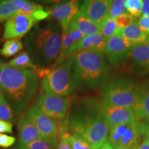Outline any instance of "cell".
Wrapping results in <instances>:
<instances>
[{"instance_id":"6da1fadb","label":"cell","mask_w":149,"mask_h":149,"mask_svg":"<svg viewBox=\"0 0 149 149\" xmlns=\"http://www.w3.org/2000/svg\"><path fill=\"white\" fill-rule=\"evenodd\" d=\"M68 127L70 133L84 138L93 149H100L108 141L110 126L104 115L102 102L85 98L72 107Z\"/></svg>"},{"instance_id":"7a4b0ae2","label":"cell","mask_w":149,"mask_h":149,"mask_svg":"<svg viewBox=\"0 0 149 149\" xmlns=\"http://www.w3.org/2000/svg\"><path fill=\"white\" fill-rule=\"evenodd\" d=\"M39 84L35 70L15 68L8 64L0 66V91L14 114L25 111L34 97Z\"/></svg>"},{"instance_id":"3957f363","label":"cell","mask_w":149,"mask_h":149,"mask_svg":"<svg viewBox=\"0 0 149 149\" xmlns=\"http://www.w3.org/2000/svg\"><path fill=\"white\" fill-rule=\"evenodd\" d=\"M61 33L60 26L53 21L37 24L28 33L24 46L37 68H45L58 58L61 48Z\"/></svg>"},{"instance_id":"277c9868","label":"cell","mask_w":149,"mask_h":149,"mask_svg":"<svg viewBox=\"0 0 149 149\" xmlns=\"http://www.w3.org/2000/svg\"><path fill=\"white\" fill-rule=\"evenodd\" d=\"M71 57L74 88L95 89L104 85L109 69L103 53L84 51Z\"/></svg>"},{"instance_id":"5b68a950","label":"cell","mask_w":149,"mask_h":149,"mask_svg":"<svg viewBox=\"0 0 149 149\" xmlns=\"http://www.w3.org/2000/svg\"><path fill=\"white\" fill-rule=\"evenodd\" d=\"M71 69L72 57L51 70L39 68L37 73L42 77V86L45 93L61 97L68 95L74 89Z\"/></svg>"},{"instance_id":"8992f818","label":"cell","mask_w":149,"mask_h":149,"mask_svg":"<svg viewBox=\"0 0 149 149\" xmlns=\"http://www.w3.org/2000/svg\"><path fill=\"white\" fill-rule=\"evenodd\" d=\"M139 85L132 79L120 78L103 85L102 104L133 109L137 102Z\"/></svg>"},{"instance_id":"52a82bcc","label":"cell","mask_w":149,"mask_h":149,"mask_svg":"<svg viewBox=\"0 0 149 149\" xmlns=\"http://www.w3.org/2000/svg\"><path fill=\"white\" fill-rule=\"evenodd\" d=\"M148 135V124L142 120H135L110 127L108 141L115 149H135Z\"/></svg>"},{"instance_id":"ba28073f","label":"cell","mask_w":149,"mask_h":149,"mask_svg":"<svg viewBox=\"0 0 149 149\" xmlns=\"http://www.w3.org/2000/svg\"><path fill=\"white\" fill-rule=\"evenodd\" d=\"M36 107L44 114L53 120H62L70 107L69 98L43 93L37 98Z\"/></svg>"},{"instance_id":"9c48e42d","label":"cell","mask_w":149,"mask_h":149,"mask_svg":"<svg viewBox=\"0 0 149 149\" xmlns=\"http://www.w3.org/2000/svg\"><path fill=\"white\" fill-rule=\"evenodd\" d=\"M132 47L121 35V32L107 40L104 53L112 66L117 67L127 60Z\"/></svg>"},{"instance_id":"30bf717a","label":"cell","mask_w":149,"mask_h":149,"mask_svg":"<svg viewBox=\"0 0 149 149\" xmlns=\"http://www.w3.org/2000/svg\"><path fill=\"white\" fill-rule=\"evenodd\" d=\"M36 21L32 15L17 13L8 19L4 25L3 39L21 38L31 31Z\"/></svg>"},{"instance_id":"8fae6325","label":"cell","mask_w":149,"mask_h":149,"mask_svg":"<svg viewBox=\"0 0 149 149\" xmlns=\"http://www.w3.org/2000/svg\"><path fill=\"white\" fill-rule=\"evenodd\" d=\"M26 117L37 128L42 138L57 137L59 130L57 122L44 114L36 106H33L29 110Z\"/></svg>"},{"instance_id":"7c38bea8","label":"cell","mask_w":149,"mask_h":149,"mask_svg":"<svg viewBox=\"0 0 149 149\" xmlns=\"http://www.w3.org/2000/svg\"><path fill=\"white\" fill-rule=\"evenodd\" d=\"M79 1H68L56 3L51 10V15L60 26L62 33L68 31L72 19L80 10Z\"/></svg>"},{"instance_id":"4fadbf2b","label":"cell","mask_w":149,"mask_h":149,"mask_svg":"<svg viewBox=\"0 0 149 149\" xmlns=\"http://www.w3.org/2000/svg\"><path fill=\"white\" fill-rule=\"evenodd\" d=\"M111 0H86L80 6V10L86 17L99 27L107 17Z\"/></svg>"},{"instance_id":"5bb4252c","label":"cell","mask_w":149,"mask_h":149,"mask_svg":"<svg viewBox=\"0 0 149 149\" xmlns=\"http://www.w3.org/2000/svg\"><path fill=\"white\" fill-rule=\"evenodd\" d=\"M106 42L107 40L100 33L89 36H84L66 52L64 59L71 57L78 52L84 51H91L104 54Z\"/></svg>"},{"instance_id":"9a60e30c","label":"cell","mask_w":149,"mask_h":149,"mask_svg":"<svg viewBox=\"0 0 149 149\" xmlns=\"http://www.w3.org/2000/svg\"><path fill=\"white\" fill-rule=\"evenodd\" d=\"M128 59H130L133 70L137 75L149 73V44H140L133 46Z\"/></svg>"},{"instance_id":"2e32d148","label":"cell","mask_w":149,"mask_h":149,"mask_svg":"<svg viewBox=\"0 0 149 149\" xmlns=\"http://www.w3.org/2000/svg\"><path fill=\"white\" fill-rule=\"evenodd\" d=\"M104 115L110 127L127 124L137 120L131 108L112 107L102 104Z\"/></svg>"},{"instance_id":"e0dca14e","label":"cell","mask_w":149,"mask_h":149,"mask_svg":"<svg viewBox=\"0 0 149 149\" xmlns=\"http://www.w3.org/2000/svg\"><path fill=\"white\" fill-rule=\"evenodd\" d=\"M133 109L137 120L144 121L149 125V81L139 85L137 102Z\"/></svg>"},{"instance_id":"ac0fdd59","label":"cell","mask_w":149,"mask_h":149,"mask_svg":"<svg viewBox=\"0 0 149 149\" xmlns=\"http://www.w3.org/2000/svg\"><path fill=\"white\" fill-rule=\"evenodd\" d=\"M17 129L19 144H26L36 139L42 138L37 128L27 117H19L17 123Z\"/></svg>"},{"instance_id":"d6986e66","label":"cell","mask_w":149,"mask_h":149,"mask_svg":"<svg viewBox=\"0 0 149 149\" xmlns=\"http://www.w3.org/2000/svg\"><path fill=\"white\" fill-rule=\"evenodd\" d=\"M121 35L130 47L140 44H149V35L141 31L135 20L121 31Z\"/></svg>"},{"instance_id":"ffe728a7","label":"cell","mask_w":149,"mask_h":149,"mask_svg":"<svg viewBox=\"0 0 149 149\" xmlns=\"http://www.w3.org/2000/svg\"><path fill=\"white\" fill-rule=\"evenodd\" d=\"M68 28L77 30L84 36H89L100 33L97 26L86 17L80 10L72 19Z\"/></svg>"},{"instance_id":"44dd1931","label":"cell","mask_w":149,"mask_h":149,"mask_svg":"<svg viewBox=\"0 0 149 149\" xmlns=\"http://www.w3.org/2000/svg\"><path fill=\"white\" fill-rule=\"evenodd\" d=\"M84 37L82 33L77 30L68 28L66 32L62 33L61 35V52L58 57L57 64H60L64 59V54L69 48L80 41Z\"/></svg>"},{"instance_id":"7402d4cb","label":"cell","mask_w":149,"mask_h":149,"mask_svg":"<svg viewBox=\"0 0 149 149\" xmlns=\"http://www.w3.org/2000/svg\"><path fill=\"white\" fill-rule=\"evenodd\" d=\"M8 64L11 66L19 68H23V69L30 68L31 70H35L36 72L39 69L34 64L29 55L26 51H22V53L17 55L12 60L9 61Z\"/></svg>"},{"instance_id":"603a6c76","label":"cell","mask_w":149,"mask_h":149,"mask_svg":"<svg viewBox=\"0 0 149 149\" xmlns=\"http://www.w3.org/2000/svg\"><path fill=\"white\" fill-rule=\"evenodd\" d=\"M13 2L17 10V13L32 15L35 11L44 10L42 5L26 0H13Z\"/></svg>"},{"instance_id":"cb8c5ba5","label":"cell","mask_w":149,"mask_h":149,"mask_svg":"<svg viewBox=\"0 0 149 149\" xmlns=\"http://www.w3.org/2000/svg\"><path fill=\"white\" fill-rule=\"evenodd\" d=\"M57 137L52 139H39L31 141L29 144L21 145L24 149H55L57 148Z\"/></svg>"},{"instance_id":"d4e9b609","label":"cell","mask_w":149,"mask_h":149,"mask_svg":"<svg viewBox=\"0 0 149 149\" xmlns=\"http://www.w3.org/2000/svg\"><path fill=\"white\" fill-rule=\"evenodd\" d=\"M100 33L103 36L106 40L113 37V35L120 33L121 31L117 29V24L115 19H113L106 17L105 19L102 22L99 26Z\"/></svg>"},{"instance_id":"484cf974","label":"cell","mask_w":149,"mask_h":149,"mask_svg":"<svg viewBox=\"0 0 149 149\" xmlns=\"http://www.w3.org/2000/svg\"><path fill=\"white\" fill-rule=\"evenodd\" d=\"M23 48V44L18 39H12L8 40L5 42L1 49L0 50V53L3 57H9L13 56L20 52Z\"/></svg>"},{"instance_id":"4316f807","label":"cell","mask_w":149,"mask_h":149,"mask_svg":"<svg viewBox=\"0 0 149 149\" xmlns=\"http://www.w3.org/2000/svg\"><path fill=\"white\" fill-rule=\"evenodd\" d=\"M17 14V10L15 6L13 0L1 1L0 5V23L6 22L8 19Z\"/></svg>"},{"instance_id":"83f0119b","label":"cell","mask_w":149,"mask_h":149,"mask_svg":"<svg viewBox=\"0 0 149 149\" xmlns=\"http://www.w3.org/2000/svg\"><path fill=\"white\" fill-rule=\"evenodd\" d=\"M126 0H114L112 1L108 10L107 17L115 19L126 12Z\"/></svg>"},{"instance_id":"f1b7e54d","label":"cell","mask_w":149,"mask_h":149,"mask_svg":"<svg viewBox=\"0 0 149 149\" xmlns=\"http://www.w3.org/2000/svg\"><path fill=\"white\" fill-rule=\"evenodd\" d=\"M66 135L72 149H93L89 143L81 136L66 132Z\"/></svg>"},{"instance_id":"f546056e","label":"cell","mask_w":149,"mask_h":149,"mask_svg":"<svg viewBox=\"0 0 149 149\" xmlns=\"http://www.w3.org/2000/svg\"><path fill=\"white\" fill-rule=\"evenodd\" d=\"M13 114V112L3 97L2 93L0 91V120L13 122L14 121Z\"/></svg>"},{"instance_id":"4dcf8cb0","label":"cell","mask_w":149,"mask_h":149,"mask_svg":"<svg viewBox=\"0 0 149 149\" xmlns=\"http://www.w3.org/2000/svg\"><path fill=\"white\" fill-rule=\"evenodd\" d=\"M126 10L133 17H137L141 14L142 0H126Z\"/></svg>"},{"instance_id":"1f68e13d","label":"cell","mask_w":149,"mask_h":149,"mask_svg":"<svg viewBox=\"0 0 149 149\" xmlns=\"http://www.w3.org/2000/svg\"><path fill=\"white\" fill-rule=\"evenodd\" d=\"M115 21H116L117 29L121 31L122 29H124V28L128 26L129 24H131L134 21V19L130 14L126 13L123 14L118 17L117 19H115Z\"/></svg>"},{"instance_id":"d6a6232c","label":"cell","mask_w":149,"mask_h":149,"mask_svg":"<svg viewBox=\"0 0 149 149\" xmlns=\"http://www.w3.org/2000/svg\"><path fill=\"white\" fill-rule=\"evenodd\" d=\"M15 137L6 134L0 133V147L8 148L15 143Z\"/></svg>"},{"instance_id":"836d02e7","label":"cell","mask_w":149,"mask_h":149,"mask_svg":"<svg viewBox=\"0 0 149 149\" xmlns=\"http://www.w3.org/2000/svg\"><path fill=\"white\" fill-rule=\"evenodd\" d=\"M66 133L60 135V139H59L58 143H57V146L56 149H72L69 141L67 138Z\"/></svg>"},{"instance_id":"e575fe53","label":"cell","mask_w":149,"mask_h":149,"mask_svg":"<svg viewBox=\"0 0 149 149\" xmlns=\"http://www.w3.org/2000/svg\"><path fill=\"white\" fill-rule=\"evenodd\" d=\"M137 23L141 31L149 35V17L141 16Z\"/></svg>"},{"instance_id":"d590c367","label":"cell","mask_w":149,"mask_h":149,"mask_svg":"<svg viewBox=\"0 0 149 149\" xmlns=\"http://www.w3.org/2000/svg\"><path fill=\"white\" fill-rule=\"evenodd\" d=\"M12 133V123L0 120V133Z\"/></svg>"},{"instance_id":"8d00e7d4","label":"cell","mask_w":149,"mask_h":149,"mask_svg":"<svg viewBox=\"0 0 149 149\" xmlns=\"http://www.w3.org/2000/svg\"><path fill=\"white\" fill-rule=\"evenodd\" d=\"M50 15L49 12L44 10H39L34 12L32 15L33 17L34 18L35 21H42V20L48 18V16Z\"/></svg>"},{"instance_id":"74e56055","label":"cell","mask_w":149,"mask_h":149,"mask_svg":"<svg viewBox=\"0 0 149 149\" xmlns=\"http://www.w3.org/2000/svg\"><path fill=\"white\" fill-rule=\"evenodd\" d=\"M141 16L149 17V0H142Z\"/></svg>"},{"instance_id":"f35d334b","label":"cell","mask_w":149,"mask_h":149,"mask_svg":"<svg viewBox=\"0 0 149 149\" xmlns=\"http://www.w3.org/2000/svg\"><path fill=\"white\" fill-rule=\"evenodd\" d=\"M135 149H149V135L146 136L144 141Z\"/></svg>"},{"instance_id":"ab89813d","label":"cell","mask_w":149,"mask_h":149,"mask_svg":"<svg viewBox=\"0 0 149 149\" xmlns=\"http://www.w3.org/2000/svg\"><path fill=\"white\" fill-rule=\"evenodd\" d=\"M100 149H115V148H113V146H112L111 144H110L109 141H107V142L104 143V144Z\"/></svg>"},{"instance_id":"60d3db41","label":"cell","mask_w":149,"mask_h":149,"mask_svg":"<svg viewBox=\"0 0 149 149\" xmlns=\"http://www.w3.org/2000/svg\"><path fill=\"white\" fill-rule=\"evenodd\" d=\"M15 149H24V148L21 146V145L19 144L18 145H17V146H15Z\"/></svg>"},{"instance_id":"b9f144b4","label":"cell","mask_w":149,"mask_h":149,"mask_svg":"<svg viewBox=\"0 0 149 149\" xmlns=\"http://www.w3.org/2000/svg\"><path fill=\"white\" fill-rule=\"evenodd\" d=\"M0 5H1V1H0Z\"/></svg>"},{"instance_id":"7bdbcfd3","label":"cell","mask_w":149,"mask_h":149,"mask_svg":"<svg viewBox=\"0 0 149 149\" xmlns=\"http://www.w3.org/2000/svg\"><path fill=\"white\" fill-rule=\"evenodd\" d=\"M0 66H1V65H0Z\"/></svg>"}]
</instances>
